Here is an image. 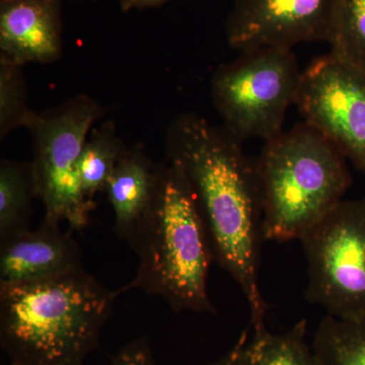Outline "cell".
Returning a JSON list of instances; mask_svg holds the SVG:
<instances>
[{"instance_id":"5b68a950","label":"cell","mask_w":365,"mask_h":365,"mask_svg":"<svg viewBox=\"0 0 365 365\" xmlns=\"http://www.w3.org/2000/svg\"><path fill=\"white\" fill-rule=\"evenodd\" d=\"M103 115L93 98L78 96L47 111H32L25 124L33 136L31 167L45 217L73 230H85L95 209L81 190L78 162L93 124Z\"/></svg>"},{"instance_id":"9a60e30c","label":"cell","mask_w":365,"mask_h":365,"mask_svg":"<svg viewBox=\"0 0 365 365\" xmlns=\"http://www.w3.org/2000/svg\"><path fill=\"white\" fill-rule=\"evenodd\" d=\"M127 150L113 122H107L90 133L78 162L81 190L88 200L95 202L98 192L106 191Z\"/></svg>"},{"instance_id":"52a82bcc","label":"cell","mask_w":365,"mask_h":365,"mask_svg":"<svg viewBox=\"0 0 365 365\" xmlns=\"http://www.w3.org/2000/svg\"><path fill=\"white\" fill-rule=\"evenodd\" d=\"M299 241L307 299L336 318H364L365 198L343 199Z\"/></svg>"},{"instance_id":"30bf717a","label":"cell","mask_w":365,"mask_h":365,"mask_svg":"<svg viewBox=\"0 0 365 365\" xmlns=\"http://www.w3.org/2000/svg\"><path fill=\"white\" fill-rule=\"evenodd\" d=\"M60 225L44 217L36 230L0 242V285L51 279L83 268L78 242Z\"/></svg>"},{"instance_id":"8992f818","label":"cell","mask_w":365,"mask_h":365,"mask_svg":"<svg viewBox=\"0 0 365 365\" xmlns=\"http://www.w3.org/2000/svg\"><path fill=\"white\" fill-rule=\"evenodd\" d=\"M302 72L289 48L242 53L212 78L213 102L225 128L240 141L265 143L282 133L285 115L295 105Z\"/></svg>"},{"instance_id":"4fadbf2b","label":"cell","mask_w":365,"mask_h":365,"mask_svg":"<svg viewBox=\"0 0 365 365\" xmlns=\"http://www.w3.org/2000/svg\"><path fill=\"white\" fill-rule=\"evenodd\" d=\"M307 323L302 319L289 331L272 334L268 329L253 332L245 341L235 365H319L313 348L307 345Z\"/></svg>"},{"instance_id":"ac0fdd59","label":"cell","mask_w":365,"mask_h":365,"mask_svg":"<svg viewBox=\"0 0 365 365\" xmlns=\"http://www.w3.org/2000/svg\"><path fill=\"white\" fill-rule=\"evenodd\" d=\"M24 66L0 56V139L20 127H25L32 110L28 95Z\"/></svg>"},{"instance_id":"277c9868","label":"cell","mask_w":365,"mask_h":365,"mask_svg":"<svg viewBox=\"0 0 365 365\" xmlns=\"http://www.w3.org/2000/svg\"><path fill=\"white\" fill-rule=\"evenodd\" d=\"M345 160L307 123L265 143L257 162L264 240H300L343 200L351 185Z\"/></svg>"},{"instance_id":"9c48e42d","label":"cell","mask_w":365,"mask_h":365,"mask_svg":"<svg viewBox=\"0 0 365 365\" xmlns=\"http://www.w3.org/2000/svg\"><path fill=\"white\" fill-rule=\"evenodd\" d=\"M337 0H235L227 37L241 53L327 41Z\"/></svg>"},{"instance_id":"7402d4cb","label":"cell","mask_w":365,"mask_h":365,"mask_svg":"<svg viewBox=\"0 0 365 365\" xmlns=\"http://www.w3.org/2000/svg\"><path fill=\"white\" fill-rule=\"evenodd\" d=\"M11 365H24V364H19V362L11 361Z\"/></svg>"},{"instance_id":"6da1fadb","label":"cell","mask_w":365,"mask_h":365,"mask_svg":"<svg viewBox=\"0 0 365 365\" xmlns=\"http://www.w3.org/2000/svg\"><path fill=\"white\" fill-rule=\"evenodd\" d=\"M168 160L181 170L193 192L213 259L241 288L253 332L266 327L268 306L259 287L263 201L257 163L227 129L195 114L170 124Z\"/></svg>"},{"instance_id":"ffe728a7","label":"cell","mask_w":365,"mask_h":365,"mask_svg":"<svg viewBox=\"0 0 365 365\" xmlns=\"http://www.w3.org/2000/svg\"><path fill=\"white\" fill-rule=\"evenodd\" d=\"M251 331V326H249L246 330L244 331L237 339V343L225 355H222L220 359L211 362L207 365H235L237 364V356H239L240 350H241L242 344L249 337V333Z\"/></svg>"},{"instance_id":"d6986e66","label":"cell","mask_w":365,"mask_h":365,"mask_svg":"<svg viewBox=\"0 0 365 365\" xmlns=\"http://www.w3.org/2000/svg\"><path fill=\"white\" fill-rule=\"evenodd\" d=\"M110 365H157L146 338L132 341L113 356Z\"/></svg>"},{"instance_id":"44dd1931","label":"cell","mask_w":365,"mask_h":365,"mask_svg":"<svg viewBox=\"0 0 365 365\" xmlns=\"http://www.w3.org/2000/svg\"><path fill=\"white\" fill-rule=\"evenodd\" d=\"M120 6L124 11L130 9H143L148 7H155L169 1V0H117Z\"/></svg>"},{"instance_id":"ba28073f","label":"cell","mask_w":365,"mask_h":365,"mask_svg":"<svg viewBox=\"0 0 365 365\" xmlns=\"http://www.w3.org/2000/svg\"><path fill=\"white\" fill-rule=\"evenodd\" d=\"M299 107L307 125L365 174V73L329 53L302 72Z\"/></svg>"},{"instance_id":"2e32d148","label":"cell","mask_w":365,"mask_h":365,"mask_svg":"<svg viewBox=\"0 0 365 365\" xmlns=\"http://www.w3.org/2000/svg\"><path fill=\"white\" fill-rule=\"evenodd\" d=\"M313 350L319 365H365V317H326L314 335Z\"/></svg>"},{"instance_id":"3957f363","label":"cell","mask_w":365,"mask_h":365,"mask_svg":"<svg viewBox=\"0 0 365 365\" xmlns=\"http://www.w3.org/2000/svg\"><path fill=\"white\" fill-rule=\"evenodd\" d=\"M128 244L138 266L120 294L140 289L175 312L216 314L207 292L212 249L195 196L176 165H158L155 199Z\"/></svg>"},{"instance_id":"7c38bea8","label":"cell","mask_w":365,"mask_h":365,"mask_svg":"<svg viewBox=\"0 0 365 365\" xmlns=\"http://www.w3.org/2000/svg\"><path fill=\"white\" fill-rule=\"evenodd\" d=\"M158 165L141 146L127 150L108 182L106 193L114 212L117 237L128 242L155 199Z\"/></svg>"},{"instance_id":"603a6c76","label":"cell","mask_w":365,"mask_h":365,"mask_svg":"<svg viewBox=\"0 0 365 365\" xmlns=\"http://www.w3.org/2000/svg\"><path fill=\"white\" fill-rule=\"evenodd\" d=\"M60 1H61V0H60Z\"/></svg>"},{"instance_id":"e0dca14e","label":"cell","mask_w":365,"mask_h":365,"mask_svg":"<svg viewBox=\"0 0 365 365\" xmlns=\"http://www.w3.org/2000/svg\"><path fill=\"white\" fill-rule=\"evenodd\" d=\"M328 43L331 54L365 73V0H337Z\"/></svg>"},{"instance_id":"7a4b0ae2","label":"cell","mask_w":365,"mask_h":365,"mask_svg":"<svg viewBox=\"0 0 365 365\" xmlns=\"http://www.w3.org/2000/svg\"><path fill=\"white\" fill-rule=\"evenodd\" d=\"M85 268L36 282L0 285V344L24 365H83L97 348L115 300Z\"/></svg>"},{"instance_id":"8fae6325","label":"cell","mask_w":365,"mask_h":365,"mask_svg":"<svg viewBox=\"0 0 365 365\" xmlns=\"http://www.w3.org/2000/svg\"><path fill=\"white\" fill-rule=\"evenodd\" d=\"M60 0H0V56L21 66L62 54Z\"/></svg>"},{"instance_id":"5bb4252c","label":"cell","mask_w":365,"mask_h":365,"mask_svg":"<svg viewBox=\"0 0 365 365\" xmlns=\"http://www.w3.org/2000/svg\"><path fill=\"white\" fill-rule=\"evenodd\" d=\"M37 197L31 163H0V242L28 230Z\"/></svg>"}]
</instances>
